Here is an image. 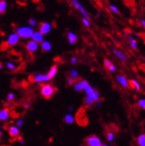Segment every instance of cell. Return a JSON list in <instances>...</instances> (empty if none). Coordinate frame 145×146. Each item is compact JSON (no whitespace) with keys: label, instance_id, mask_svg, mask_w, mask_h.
Listing matches in <instances>:
<instances>
[{"label":"cell","instance_id":"obj_1","mask_svg":"<svg viewBox=\"0 0 145 146\" xmlns=\"http://www.w3.org/2000/svg\"><path fill=\"white\" fill-rule=\"evenodd\" d=\"M81 82V84L83 86V90H84L85 92L87 95V97L91 98L94 100V102H97L100 98L97 90L92 88L87 81L82 80Z\"/></svg>","mask_w":145,"mask_h":146},{"label":"cell","instance_id":"obj_2","mask_svg":"<svg viewBox=\"0 0 145 146\" xmlns=\"http://www.w3.org/2000/svg\"><path fill=\"white\" fill-rule=\"evenodd\" d=\"M34 30L30 27L28 26H23V27H20L16 30V34L19 36V37L23 39H28L31 38L33 34H34Z\"/></svg>","mask_w":145,"mask_h":146},{"label":"cell","instance_id":"obj_3","mask_svg":"<svg viewBox=\"0 0 145 146\" xmlns=\"http://www.w3.org/2000/svg\"><path fill=\"white\" fill-rule=\"evenodd\" d=\"M55 93V88L51 84H44L42 85L41 95L46 99H50Z\"/></svg>","mask_w":145,"mask_h":146},{"label":"cell","instance_id":"obj_4","mask_svg":"<svg viewBox=\"0 0 145 146\" xmlns=\"http://www.w3.org/2000/svg\"><path fill=\"white\" fill-rule=\"evenodd\" d=\"M86 146H102L100 139L96 135H90L85 140Z\"/></svg>","mask_w":145,"mask_h":146},{"label":"cell","instance_id":"obj_5","mask_svg":"<svg viewBox=\"0 0 145 146\" xmlns=\"http://www.w3.org/2000/svg\"><path fill=\"white\" fill-rule=\"evenodd\" d=\"M71 4L73 5V6L76 9V10H79L80 13L83 15V16H84L85 18H87V19L89 18V14L86 13V11L84 10V8H83V7L81 5V3H80L79 2H78V1H76V0H73V1H71Z\"/></svg>","mask_w":145,"mask_h":146},{"label":"cell","instance_id":"obj_6","mask_svg":"<svg viewBox=\"0 0 145 146\" xmlns=\"http://www.w3.org/2000/svg\"><path fill=\"white\" fill-rule=\"evenodd\" d=\"M20 37L16 33H13L7 37V46H14L19 42Z\"/></svg>","mask_w":145,"mask_h":146},{"label":"cell","instance_id":"obj_7","mask_svg":"<svg viewBox=\"0 0 145 146\" xmlns=\"http://www.w3.org/2000/svg\"><path fill=\"white\" fill-rule=\"evenodd\" d=\"M52 26L50 23L46 22H42L39 23V32L44 35V34H46L50 32L51 31Z\"/></svg>","mask_w":145,"mask_h":146},{"label":"cell","instance_id":"obj_8","mask_svg":"<svg viewBox=\"0 0 145 146\" xmlns=\"http://www.w3.org/2000/svg\"><path fill=\"white\" fill-rule=\"evenodd\" d=\"M30 79V78H29ZM50 78L47 76V74H39L35 76H32L30 82H44L50 81Z\"/></svg>","mask_w":145,"mask_h":146},{"label":"cell","instance_id":"obj_9","mask_svg":"<svg viewBox=\"0 0 145 146\" xmlns=\"http://www.w3.org/2000/svg\"><path fill=\"white\" fill-rule=\"evenodd\" d=\"M113 53L117 58H119L123 62H126L128 60L127 55L125 53H123L121 50H118V49H113Z\"/></svg>","mask_w":145,"mask_h":146},{"label":"cell","instance_id":"obj_10","mask_svg":"<svg viewBox=\"0 0 145 146\" xmlns=\"http://www.w3.org/2000/svg\"><path fill=\"white\" fill-rule=\"evenodd\" d=\"M26 49L30 53H34L38 50V44L36 42H34V41H29L26 44Z\"/></svg>","mask_w":145,"mask_h":146},{"label":"cell","instance_id":"obj_11","mask_svg":"<svg viewBox=\"0 0 145 146\" xmlns=\"http://www.w3.org/2000/svg\"><path fill=\"white\" fill-rule=\"evenodd\" d=\"M8 132H9V135L12 137H18L20 135V130L18 129V127H15V126H11L10 127V128L8 129Z\"/></svg>","mask_w":145,"mask_h":146},{"label":"cell","instance_id":"obj_12","mask_svg":"<svg viewBox=\"0 0 145 146\" xmlns=\"http://www.w3.org/2000/svg\"><path fill=\"white\" fill-rule=\"evenodd\" d=\"M116 79L117 81H118L121 84V86L123 87L127 88V87H128V86H129V84H128V81L127 79H126L125 76H121V75L117 76Z\"/></svg>","mask_w":145,"mask_h":146},{"label":"cell","instance_id":"obj_13","mask_svg":"<svg viewBox=\"0 0 145 146\" xmlns=\"http://www.w3.org/2000/svg\"><path fill=\"white\" fill-rule=\"evenodd\" d=\"M32 41L36 42V43H42L43 42V35H42L39 31H36V32H34L33 36H32Z\"/></svg>","mask_w":145,"mask_h":146},{"label":"cell","instance_id":"obj_14","mask_svg":"<svg viewBox=\"0 0 145 146\" xmlns=\"http://www.w3.org/2000/svg\"><path fill=\"white\" fill-rule=\"evenodd\" d=\"M10 116V112L7 108H4V109L0 110V121H5Z\"/></svg>","mask_w":145,"mask_h":146},{"label":"cell","instance_id":"obj_15","mask_svg":"<svg viewBox=\"0 0 145 146\" xmlns=\"http://www.w3.org/2000/svg\"><path fill=\"white\" fill-rule=\"evenodd\" d=\"M68 42L70 44H74L78 41V36L75 33L68 32Z\"/></svg>","mask_w":145,"mask_h":146},{"label":"cell","instance_id":"obj_16","mask_svg":"<svg viewBox=\"0 0 145 146\" xmlns=\"http://www.w3.org/2000/svg\"><path fill=\"white\" fill-rule=\"evenodd\" d=\"M128 84H129V86L131 87V88L134 89V90H136L137 92H140L141 90H142V89H141V86L140 84H139V82H138L137 81L134 80V79L130 80L129 82H128Z\"/></svg>","mask_w":145,"mask_h":146},{"label":"cell","instance_id":"obj_17","mask_svg":"<svg viewBox=\"0 0 145 146\" xmlns=\"http://www.w3.org/2000/svg\"><path fill=\"white\" fill-rule=\"evenodd\" d=\"M57 73H58V66H53L51 67L50 71L48 72L47 76H49L50 79H53L54 76H55V75L57 74Z\"/></svg>","mask_w":145,"mask_h":146},{"label":"cell","instance_id":"obj_18","mask_svg":"<svg viewBox=\"0 0 145 146\" xmlns=\"http://www.w3.org/2000/svg\"><path fill=\"white\" fill-rule=\"evenodd\" d=\"M41 47H42V49L43 51H50L52 49V45L50 43L47 41H43L41 44Z\"/></svg>","mask_w":145,"mask_h":146},{"label":"cell","instance_id":"obj_19","mask_svg":"<svg viewBox=\"0 0 145 146\" xmlns=\"http://www.w3.org/2000/svg\"><path fill=\"white\" fill-rule=\"evenodd\" d=\"M64 121L67 124H71L74 122V118L71 114H67V115H66L65 118H64Z\"/></svg>","mask_w":145,"mask_h":146},{"label":"cell","instance_id":"obj_20","mask_svg":"<svg viewBox=\"0 0 145 146\" xmlns=\"http://www.w3.org/2000/svg\"><path fill=\"white\" fill-rule=\"evenodd\" d=\"M137 143L139 146H145V136L144 135H141L137 138Z\"/></svg>","mask_w":145,"mask_h":146},{"label":"cell","instance_id":"obj_21","mask_svg":"<svg viewBox=\"0 0 145 146\" xmlns=\"http://www.w3.org/2000/svg\"><path fill=\"white\" fill-rule=\"evenodd\" d=\"M7 8V5L5 1H0V13H4Z\"/></svg>","mask_w":145,"mask_h":146},{"label":"cell","instance_id":"obj_22","mask_svg":"<svg viewBox=\"0 0 145 146\" xmlns=\"http://www.w3.org/2000/svg\"><path fill=\"white\" fill-rule=\"evenodd\" d=\"M74 89L77 92H81L83 90V86L81 84V82H76L74 84Z\"/></svg>","mask_w":145,"mask_h":146},{"label":"cell","instance_id":"obj_23","mask_svg":"<svg viewBox=\"0 0 145 146\" xmlns=\"http://www.w3.org/2000/svg\"><path fill=\"white\" fill-rule=\"evenodd\" d=\"M70 78H73V79H75V78H77L78 76V73L76 70L75 69H73L71 70L70 72Z\"/></svg>","mask_w":145,"mask_h":146},{"label":"cell","instance_id":"obj_24","mask_svg":"<svg viewBox=\"0 0 145 146\" xmlns=\"http://www.w3.org/2000/svg\"><path fill=\"white\" fill-rule=\"evenodd\" d=\"M6 66L10 71H14V70H15V66L12 62H10V61L6 63Z\"/></svg>","mask_w":145,"mask_h":146},{"label":"cell","instance_id":"obj_25","mask_svg":"<svg viewBox=\"0 0 145 146\" xmlns=\"http://www.w3.org/2000/svg\"><path fill=\"white\" fill-rule=\"evenodd\" d=\"M114 139H115V135H114L113 133H112V132H108V133L107 134V141L112 142Z\"/></svg>","mask_w":145,"mask_h":146},{"label":"cell","instance_id":"obj_26","mask_svg":"<svg viewBox=\"0 0 145 146\" xmlns=\"http://www.w3.org/2000/svg\"><path fill=\"white\" fill-rule=\"evenodd\" d=\"M138 106L143 110H145V99L139 100L138 101Z\"/></svg>","mask_w":145,"mask_h":146},{"label":"cell","instance_id":"obj_27","mask_svg":"<svg viewBox=\"0 0 145 146\" xmlns=\"http://www.w3.org/2000/svg\"><path fill=\"white\" fill-rule=\"evenodd\" d=\"M85 103H86V104L87 105V106H91V105H93V103H94V102L91 98H89V97H86V98H85Z\"/></svg>","mask_w":145,"mask_h":146},{"label":"cell","instance_id":"obj_28","mask_svg":"<svg viewBox=\"0 0 145 146\" xmlns=\"http://www.w3.org/2000/svg\"><path fill=\"white\" fill-rule=\"evenodd\" d=\"M112 64H113V63H112V62L110 60L107 59V58H105V59L104 60V66H105V67L107 68H108Z\"/></svg>","mask_w":145,"mask_h":146},{"label":"cell","instance_id":"obj_29","mask_svg":"<svg viewBox=\"0 0 145 146\" xmlns=\"http://www.w3.org/2000/svg\"><path fill=\"white\" fill-rule=\"evenodd\" d=\"M110 9L111 11H113V13H116V14H119L120 13V11L119 10H118V8H117L115 6V5H110Z\"/></svg>","mask_w":145,"mask_h":146},{"label":"cell","instance_id":"obj_30","mask_svg":"<svg viewBox=\"0 0 145 146\" xmlns=\"http://www.w3.org/2000/svg\"><path fill=\"white\" fill-rule=\"evenodd\" d=\"M82 22H83V24L84 25V26H86V27H89L90 24H91V23H90L89 20L87 19V18H83V19H82Z\"/></svg>","mask_w":145,"mask_h":146},{"label":"cell","instance_id":"obj_31","mask_svg":"<svg viewBox=\"0 0 145 146\" xmlns=\"http://www.w3.org/2000/svg\"><path fill=\"white\" fill-rule=\"evenodd\" d=\"M28 23L31 27H35L36 26V21L34 18H30L28 21Z\"/></svg>","mask_w":145,"mask_h":146},{"label":"cell","instance_id":"obj_32","mask_svg":"<svg viewBox=\"0 0 145 146\" xmlns=\"http://www.w3.org/2000/svg\"><path fill=\"white\" fill-rule=\"evenodd\" d=\"M15 95H14L13 93H10V94H8L7 95V100L8 101H13L15 99Z\"/></svg>","mask_w":145,"mask_h":146},{"label":"cell","instance_id":"obj_33","mask_svg":"<svg viewBox=\"0 0 145 146\" xmlns=\"http://www.w3.org/2000/svg\"><path fill=\"white\" fill-rule=\"evenodd\" d=\"M130 44H131V47L134 50H136L137 49V42H136V41L134 40L132 42H130Z\"/></svg>","mask_w":145,"mask_h":146},{"label":"cell","instance_id":"obj_34","mask_svg":"<svg viewBox=\"0 0 145 146\" xmlns=\"http://www.w3.org/2000/svg\"><path fill=\"white\" fill-rule=\"evenodd\" d=\"M75 80L74 79H73V78L69 77L68 79V85L70 86L74 85V84H75Z\"/></svg>","mask_w":145,"mask_h":146},{"label":"cell","instance_id":"obj_35","mask_svg":"<svg viewBox=\"0 0 145 146\" xmlns=\"http://www.w3.org/2000/svg\"><path fill=\"white\" fill-rule=\"evenodd\" d=\"M107 69H108V71H110V72H114V71H115V70H116V67L115 66V65L112 64Z\"/></svg>","mask_w":145,"mask_h":146},{"label":"cell","instance_id":"obj_36","mask_svg":"<svg viewBox=\"0 0 145 146\" xmlns=\"http://www.w3.org/2000/svg\"><path fill=\"white\" fill-rule=\"evenodd\" d=\"M23 124V119H18V120L16 121V125H17V127H22Z\"/></svg>","mask_w":145,"mask_h":146},{"label":"cell","instance_id":"obj_37","mask_svg":"<svg viewBox=\"0 0 145 146\" xmlns=\"http://www.w3.org/2000/svg\"><path fill=\"white\" fill-rule=\"evenodd\" d=\"M77 62H78L77 58H75V57H72V58L70 59V63H71L72 64H75V63H77Z\"/></svg>","mask_w":145,"mask_h":146},{"label":"cell","instance_id":"obj_38","mask_svg":"<svg viewBox=\"0 0 145 146\" xmlns=\"http://www.w3.org/2000/svg\"><path fill=\"white\" fill-rule=\"evenodd\" d=\"M127 37H128V40H129L130 42H132V41L135 40V39H134V37H133L131 35H130V34H128Z\"/></svg>","mask_w":145,"mask_h":146},{"label":"cell","instance_id":"obj_39","mask_svg":"<svg viewBox=\"0 0 145 146\" xmlns=\"http://www.w3.org/2000/svg\"><path fill=\"white\" fill-rule=\"evenodd\" d=\"M18 140H19V143H21V145H24V140L23 139V137H18Z\"/></svg>","mask_w":145,"mask_h":146},{"label":"cell","instance_id":"obj_40","mask_svg":"<svg viewBox=\"0 0 145 146\" xmlns=\"http://www.w3.org/2000/svg\"><path fill=\"white\" fill-rule=\"evenodd\" d=\"M139 22L141 23V24L145 28V20L144 19H140L139 20Z\"/></svg>","mask_w":145,"mask_h":146},{"label":"cell","instance_id":"obj_41","mask_svg":"<svg viewBox=\"0 0 145 146\" xmlns=\"http://www.w3.org/2000/svg\"><path fill=\"white\" fill-rule=\"evenodd\" d=\"M30 107V105L29 104V103H26V104L24 105V108H25L26 109H28Z\"/></svg>","mask_w":145,"mask_h":146},{"label":"cell","instance_id":"obj_42","mask_svg":"<svg viewBox=\"0 0 145 146\" xmlns=\"http://www.w3.org/2000/svg\"><path fill=\"white\" fill-rule=\"evenodd\" d=\"M96 105H97V106H98V107H99V106H101V103H100V102L97 101V103H96Z\"/></svg>","mask_w":145,"mask_h":146},{"label":"cell","instance_id":"obj_43","mask_svg":"<svg viewBox=\"0 0 145 146\" xmlns=\"http://www.w3.org/2000/svg\"><path fill=\"white\" fill-rule=\"evenodd\" d=\"M69 111H73V107H71V106H70V107L69 108Z\"/></svg>","mask_w":145,"mask_h":146},{"label":"cell","instance_id":"obj_44","mask_svg":"<svg viewBox=\"0 0 145 146\" xmlns=\"http://www.w3.org/2000/svg\"><path fill=\"white\" fill-rule=\"evenodd\" d=\"M2 66H2V63H0V70L2 68Z\"/></svg>","mask_w":145,"mask_h":146},{"label":"cell","instance_id":"obj_45","mask_svg":"<svg viewBox=\"0 0 145 146\" xmlns=\"http://www.w3.org/2000/svg\"><path fill=\"white\" fill-rule=\"evenodd\" d=\"M2 132L0 130V137H2Z\"/></svg>","mask_w":145,"mask_h":146},{"label":"cell","instance_id":"obj_46","mask_svg":"<svg viewBox=\"0 0 145 146\" xmlns=\"http://www.w3.org/2000/svg\"><path fill=\"white\" fill-rule=\"evenodd\" d=\"M102 146H109V145H102Z\"/></svg>","mask_w":145,"mask_h":146},{"label":"cell","instance_id":"obj_47","mask_svg":"<svg viewBox=\"0 0 145 146\" xmlns=\"http://www.w3.org/2000/svg\"><path fill=\"white\" fill-rule=\"evenodd\" d=\"M143 62L145 63V58H144V59H143Z\"/></svg>","mask_w":145,"mask_h":146},{"label":"cell","instance_id":"obj_48","mask_svg":"<svg viewBox=\"0 0 145 146\" xmlns=\"http://www.w3.org/2000/svg\"><path fill=\"white\" fill-rule=\"evenodd\" d=\"M144 10H145V7H144Z\"/></svg>","mask_w":145,"mask_h":146},{"label":"cell","instance_id":"obj_49","mask_svg":"<svg viewBox=\"0 0 145 146\" xmlns=\"http://www.w3.org/2000/svg\"><path fill=\"white\" fill-rule=\"evenodd\" d=\"M144 136H145V135H144Z\"/></svg>","mask_w":145,"mask_h":146},{"label":"cell","instance_id":"obj_50","mask_svg":"<svg viewBox=\"0 0 145 146\" xmlns=\"http://www.w3.org/2000/svg\"><path fill=\"white\" fill-rule=\"evenodd\" d=\"M0 14H1V13H0Z\"/></svg>","mask_w":145,"mask_h":146}]
</instances>
